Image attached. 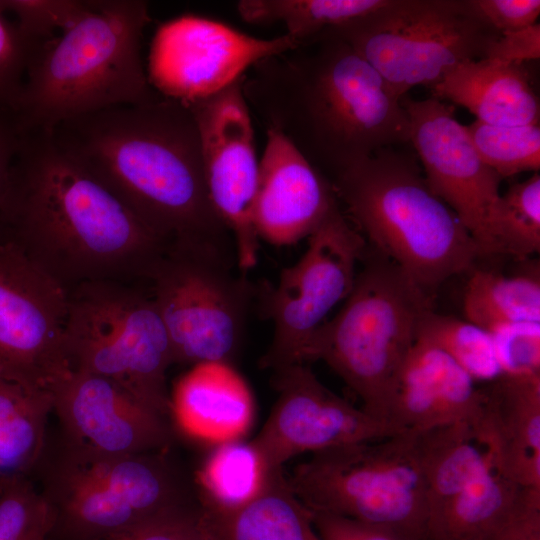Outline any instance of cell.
<instances>
[{"instance_id": "2e32d148", "label": "cell", "mask_w": 540, "mask_h": 540, "mask_svg": "<svg viewBox=\"0 0 540 540\" xmlns=\"http://www.w3.org/2000/svg\"><path fill=\"white\" fill-rule=\"evenodd\" d=\"M297 45L286 33L262 39L185 15L157 29L146 73L160 95L187 104L224 89L261 59Z\"/></svg>"}, {"instance_id": "e575fe53", "label": "cell", "mask_w": 540, "mask_h": 540, "mask_svg": "<svg viewBox=\"0 0 540 540\" xmlns=\"http://www.w3.org/2000/svg\"><path fill=\"white\" fill-rule=\"evenodd\" d=\"M92 1L0 0V9L16 16L19 28L28 36L47 41L56 30H65L82 17Z\"/></svg>"}, {"instance_id": "83f0119b", "label": "cell", "mask_w": 540, "mask_h": 540, "mask_svg": "<svg viewBox=\"0 0 540 540\" xmlns=\"http://www.w3.org/2000/svg\"><path fill=\"white\" fill-rule=\"evenodd\" d=\"M281 473L268 467L252 441L220 443L197 471V496L202 507L236 509L257 498Z\"/></svg>"}, {"instance_id": "74e56055", "label": "cell", "mask_w": 540, "mask_h": 540, "mask_svg": "<svg viewBox=\"0 0 540 540\" xmlns=\"http://www.w3.org/2000/svg\"><path fill=\"white\" fill-rule=\"evenodd\" d=\"M502 374L540 375V322H515L489 332Z\"/></svg>"}, {"instance_id": "5b68a950", "label": "cell", "mask_w": 540, "mask_h": 540, "mask_svg": "<svg viewBox=\"0 0 540 540\" xmlns=\"http://www.w3.org/2000/svg\"><path fill=\"white\" fill-rule=\"evenodd\" d=\"M330 183L370 248L430 296L480 257L472 236L429 188L415 159L393 147L376 151Z\"/></svg>"}, {"instance_id": "d4e9b609", "label": "cell", "mask_w": 540, "mask_h": 540, "mask_svg": "<svg viewBox=\"0 0 540 540\" xmlns=\"http://www.w3.org/2000/svg\"><path fill=\"white\" fill-rule=\"evenodd\" d=\"M201 522L207 540H320L312 512L292 492L283 473L242 507H202Z\"/></svg>"}, {"instance_id": "cb8c5ba5", "label": "cell", "mask_w": 540, "mask_h": 540, "mask_svg": "<svg viewBox=\"0 0 540 540\" xmlns=\"http://www.w3.org/2000/svg\"><path fill=\"white\" fill-rule=\"evenodd\" d=\"M430 89L433 97L465 107L484 123L539 124V100L523 64L488 58L465 60Z\"/></svg>"}, {"instance_id": "836d02e7", "label": "cell", "mask_w": 540, "mask_h": 540, "mask_svg": "<svg viewBox=\"0 0 540 540\" xmlns=\"http://www.w3.org/2000/svg\"><path fill=\"white\" fill-rule=\"evenodd\" d=\"M504 255L524 260L540 250V175L511 185L502 195Z\"/></svg>"}, {"instance_id": "7c38bea8", "label": "cell", "mask_w": 540, "mask_h": 540, "mask_svg": "<svg viewBox=\"0 0 540 540\" xmlns=\"http://www.w3.org/2000/svg\"><path fill=\"white\" fill-rule=\"evenodd\" d=\"M366 245L336 204L308 237V247L298 262L281 272L275 286L261 288V309L274 327L261 368L275 371L301 364L302 350L312 333L350 293Z\"/></svg>"}, {"instance_id": "ab89813d", "label": "cell", "mask_w": 540, "mask_h": 540, "mask_svg": "<svg viewBox=\"0 0 540 540\" xmlns=\"http://www.w3.org/2000/svg\"><path fill=\"white\" fill-rule=\"evenodd\" d=\"M540 57L539 22L521 30L503 33L486 48L484 57L508 64H523Z\"/></svg>"}, {"instance_id": "7bdbcfd3", "label": "cell", "mask_w": 540, "mask_h": 540, "mask_svg": "<svg viewBox=\"0 0 540 540\" xmlns=\"http://www.w3.org/2000/svg\"><path fill=\"white\" fill-rule=\"evenodd\" d=\"M503 540H540V509L533 510L520 519Z\"/></svg>"}, {"instance_id": "f546056e", "label": "cell", "mask_w": 540, "mask_h": 540, "mask_svg": "<svg viewBox=\"0 0 540 540\" xmlns=\"http://www.w3.org/2000/svg\"><path fill=\"white\" fill-rule=\"evenodd\" d=\"M385 0H241L239 16L247 23H282L297 44L307 42L328 28L379 8Z\"/></svg>"}, {"instance_id": "603a6c76", "label": "cell", "mask_w": 540, "mask_h": 540, "mask_svg": "<svg viewBox=\"0 0 540 540\" xmlns=\"http://www.w3.org/2000/svg\"><path fill=\"white\" fill-rule=\"evenodd\" d=\"M535 509H540V488L520 485L488 468L428 515L426 540H503Z\"/></svg>"}, {"instance_id": "d6986e66", "label": "cell", "mask_w": 540, "mask_h": 540, "mask_svg": "<svg viewBox=\"0 0 540 540\" xmlns=\"http://www.w3.org/2000/svg\"><path fill=\"white\" fill-rule=\"evenodd\" d=\"M336 204L328 179L285 137L266 129L252 210L259 240L288 246L308 238Z\"/></svg>"}, {"instance_id": "d6a6232c", "label": "cell", "mask_w": 540, "mask_h": 540, "mask_svg": "<svg viewBox=\"0 0 540 540\" xmlns=\"http://www.w3.org/2000/svg\"><path fill=\"white\" fill-rule=\"evenodd\" d=\"M55 525L51 502L28 477L0 483V540H47Z\"/></svg>"}, {"instance_id": "7402d4cb", "label": "cell", "mask_w": 540, "mask_h": 540, "mask_svg": "<svg viewBox=\"0 0 540 540\" xmlns=\"http://www.w3.org/2000/svg\"><path fill=\"white\" fill-rule=\"evenodd\" d=\"M170 416L187 435L217 445L242 439L253 421L254 402L233 365L200 363L175 384Z\"/></svg>"}, {"instance_id": "8fae6325", "label": "cell", "mask_w": 540, "mask_h": 540, "mask_svg": "<svg viewBox=\"0 0 540 540\" xmlns=\"http://www.w3.org/2000/svg\"><path fill=\"white\" fill-rule=\"evenodd\" d=\"M232 271V256L171 245L149 280L175 363L232 365L241 347L254 287Z\"/></svg>"}, {"instance_id": "ba28073f", "label": "cell", "mask_w": 540, "mask_h": 540, "mask_svg": "<svg viewBox=\"0 0 540 540\" xmlns=\"http://www.w3.org/2000/svg\"><path fill=\"white\" fill-rule=\"evenodd\" d=\"M65 348L70 370L106 378L170 417L166 373L174 354L152 296L118 281L70 289Z\"/></svg>"}, {"instance_id": "9c48e42d", "label": "cell", "mask_w": 540, "mask_h": 540, "mask_svg": "<svg viewBox=\"0 0 540 540\" xmlns=\"http://www.w3.org/2000/svg\"><path fill=\"white\" fill-rule=\"evenodd\" d=\"M165 455L163 451L108 455L64 442L43 489L56 514L53 534L82 540L184 504L189 488Z\"/></svg>"}, {"instance_id": "7a4b0ae2", "label": "cell", "mask_w": 540, "mask_h": 540, "mask_svg": "<svg viewBox=\"0 0 540 540\" xmlns=\"http://www.w3.org/2000/svg\"><path fill=\"white\" fill-rule=\"evenodd\" d=\"M49 131L168 246L232 254V236L208 193L199 130L187 105L161 96L74 117Z\"/></svg>"}, {"instance_id": "30bf717a", "label": "cell", "mask_w": 540, "mask_h": 540, "mask_svg": "<svg viewBox=\"0 0 540 540\" xmlns=\"http://www.w3.org/2000/svg\"><path fill=\"white\" fill-rule=\"evenodd\" d=\"M328 30L350 44L401 98L415 86L431 88L462 61L483 58L499 36L467 0H385Z\"/></svg>"}, {"instance_id": "8992f818", "label": "cell", "mask_w": 540, "mask_h": 540, "mask_svg": "<svg viewBox=\"0 0 540 540\" xmlns=\"http://www.w3.org/2000/svg\"><path fill=\"white\" fill-rule=\"evenodd\" d=\"M361 261L345 304L312 333L300 363L324 361L360 398L365 412L392 424L397 378L432 296L367 245Z\"/></svg>"}, {"instance_id": "277c9868", "label": "cell", "mask_w": 540, "mask_h": 540, "mask_svg": "<svg viewBox=\"0 0 540 540\" xmlns=\"http://www.w3.org/2000/svg\"><path fill=\"white\" fill-rule=\"evenodd\" d=\"M151 21L141 0L92 1L71 26L33 54L11 113L20 133L160 95L145 72L141 46Z\"/></svg>"}, {"instance_id": "5bb4252c", "label": "cell", "mask_w": 540, "mask_h": 540, "mask_svg": "<svg viewBox=\"0 0 540 540\" xmlns=\"http://www.w3.org/2000/svg\"><path fill=\"white\" fill-rule=\"evenodd\" d=\"M402 104L410 119L409 142L429 188L460 219L480 257L504 255L502 178L481 159L451 106L433 96Z\"/></svg>"}, {"instance_id": "f35d334b", "label": "cell", "mask_w": 540, "mask_h": 540, "mask_svg": "<svg viewBox=\"0 0 540 540\" xmlns=\"http://www.w3.org/2000/svg\"><path fill=\"white\" fill-rule=\"evenodd\" d=\"M473 13L497 34L537 23L539 0H467Z\"/></svg>"}, {"instance_id": "4dcf8cb0", "label": "cell", "mask_w": 540, "mask_h": 540, "mask_svg": "<svg viewBox=\"0 0 540 540\" xmlns=\"http://www.w3.org/2000/svg\"><path fill=\"white\" fill-rule=\"evenodd\" d=\"M416 340L429 343L452 358L476 383L502 375L491 334L466 319L429 309L421 317Z\"/></svg>"}, {"instance_id": "d590c367", "label": "cell", "mask_w": 540, "mask_h": 540, "mask_svg": "<svg viewBox=\"0 0 540 540\" xmlns=\"http://www.w3.org/2000/svg\"><path fill=\"white\" fill-rule=\"evenodd\" d=\"M199 500L130 527L82 540H207Z\"/></svg>"}, {"instance_id": "484cf974", "label": "cell", "mask_w": 540, "mask_h": 540, "mask_svg": "<svg viewBox=\"0 0 540 540\" xmlns=\"http://www.w3.org/2000/svg\"><path fill=\"white\" fill-rule=\"evenodd\" d=\"M415 443L426 486L427 518L491 468L466 423L415 433Z\"/></svg>"}, {"instance_id": "3957f363", "label": "cell", "mask_w": 540, "mask_h": 540, "mask_svg": "<svg viewBox=\"0 0 540 540\" xmlns=\"http://www.w3.org/2000/svg\"><path fill=\"white\" fill-rule=\"evenodd\" d=\"M243 94L328 181L376 151L410 141V119L384 78L326 29L255 63Z\"/></svg>"}, {"instance_id": "52a82bcc", "label": "cell", "mask_w": 540, "mask_h": 540, "mask_svg": "<svg viewBox=\"0 0 540 540\" xmlns=\"http://www.w3.org/2000/svg\"><path fill=\"white\" fill-rule=\"evenodd\" d=\"M287 481L311 512L378 526L406 540H426V486L415 433L313 453Z\"/></svg>"}, {"instance_id": "8d00e7d4", "label": "cell", "mask_w": 540, "mask_h": 540, "mask_svg": "<svg viewBox=\"0 0 540 540\" xmlns=\"http://www.w3.org/2000/svg\"><path fill=\"white\" fill-rule=\"evenodd\" d=\"M43 42L25 34L0 9V112H11L30 60Z\"/></svg>"}, {"instance_id": "b9f144b4", "label": "cell", "mask_w": 540, "mask_h": 540, "mask_svg": "<svg viewBox=\"0 0 540 540\" xmlns=\"http://www.w3.org/2000/svg\"><path fill=\"white\" fill-rule=\"evenodd\" d=\"M19 141L20 132L12 113L0 112V206Z\"/></svg>"}, {"instance_id": "4316f807", "label": "cell", "mask_w": 540, "mask_h": 540, "mask_svg": "<svg viewBox=\"0 0 540 540\" xmlns=\"http://www.w3.org/2000/svg\"><path fill=\"white\" fill-rule=\"evenodd\" d=\"M51 395L0 375V483L28 477L43 459Z\"/></svg>"}, {"instance_id": "e0dca14e", "label": "cell", "mask_w": 540, "mask_h": 540, "mask_svg": "<svg viewBox=\"0 0 540 540\" xmlns=\"http://www.w3.org/2000/svg\"><path fill=\"white\" fill-rule=\"evenodd\" d=\"M277 400L252 440L268 467L306 452L374 441L401 433L394 425L357 408L325 387L304 364L273 371Z\"/></svg>"}, {"instance_id": "60d3db41", "label": "cell", "mask_w": 540, "mask_h": 540, "mask_svg": "<svg viewBox=\"0 0 540 540\" xmlns=\"http://www.w3.org/2000/svg\"><path fill=\"white\" fill-rule=\"evenodd\" d=\"M320 540H406L400 535L370 524L322 512H312Z\"/></svg>"}, {"instance_id": "ffe728a7", "label": "cell", "mask_w": 540, "mask_h": 540, "mask_svg": "<svg viewBox=\"0 0 540 540\" xmlns=\"http://www.w3.org/2000/svg\"><path fill=\"white\" fill-rule=\"evenodd\" d=\"M480 391L470 428L489 466L513 482L540 488V375L502 374Z\"/></svg>"}, {"instance_id": "9a60e30c", "label": "cell", "mask_w": 540, "mask_h": 540, "mask_svg": "<svg viewBox=\"0 0 540 540\" xmlns=\"http://www.w3.org/2000/svg\"><path fill=\"white\" fill-rule=\"evenodd\" d=\"M245 75L224 89L187 103L196 120L211 202L230 232L238 268H253L259 238L252 210L259 161L250 108L243 94Z\"/></svg>"}, {"instance_id": "ac0fdd59", "label": "cell", "mask_w": 540, "mask_h": 540, "mask_svg": "<svg viewBox=\"0 0 540 540\" xmlns=\"http://www.w3.org/2000/svg\"><path fill=\"white\" fill-rule=\"evenodd\" d=\"M52 411L65 443L108 455L164 450L172 439L168 419L118 384L70 370L50 390Z\"/></svg>"}, {"instance_id": "44dd1931", "label": "cell", "mask_w": 540, "mask_h": 540, "mask_svg": "<svg viewBox=\"0 0 540 540\" xmlns=\"http://www.w3.org/2000/svg\"><path fill=\"white\" fill-rule=\"evenodd\" d=\"M477 383L439 348L415 340L397 378L389 421L402 432L466 423L477 417Z\"/></svg>"}, {"instance_id": "6da1fadb", "label": "cell", "mask_w": 540, "mask_h": 540, "mask_svg": "<svg viewBox=\"0 0 540 540\" xmlns=\"http://www.w3.org/2000/svg\"><path fill=\"white\" fill-rule=\"evenodd\" d=\"M0 232L67 291L88 282L149 279L168 248L48 130L20 133Z\"/></svg>"}, {"instance_id": "4fadbf2b", "label": "cell", "mask_w": 540, "mask_h": 540, "mask_svg": "<svg viewBox=\"0 0 540 540\" xmlns=\"http://www.w3.org/2000/svg\"><path fill=\"white\" fill-rule=\"evenodd\" d=\"M68 291L0 232V375L37 391L69 371Z\"/></svg>"}, {"instance_id": "f1b7e54d", "label": "cell", "mask_w": 540, "mask_h": 540, "mask_svg": "<svg viewBox=\"0 0 540 540\" xmlns=\"http://www.w3.org/2000/svg\"><path fill=\"white\" fill-rule=\"evenodd\" d=\"M465 319L490 332L515 322H540V275L474 270L463 295Z\"/></svg>"}, {"instance_id": "1f68e13d", "label": "cell", "mask_w": 540, "mask_h": 540, "mask_svg": "<svg viewBox=\"0 0 540 540\" xmlns=\"http://www.w3.org/2000/svg\"><path fill=\"white\" fill-rule=\"evenodd\" d=\"M465 128L481 159L502 179L539 171V124L494 125L475 120Z\"/></svg>"}]
</instances>
